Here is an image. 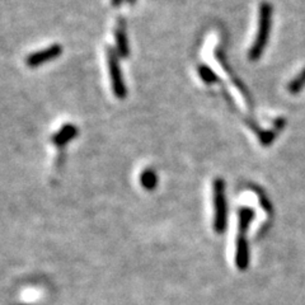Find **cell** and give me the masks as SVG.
I'll return each mask as SVG.
<instances>
[{
  "mask_svg": "<svg viewBox=\"0 0 305 305\" xmlns=\"http://www.w3.org/2000/svg\"><path fill=\"white\" fill-rule=\"evenodd\" d=\"M271 26H272V5L267 1H263L259 5L258 32H257L253 45L249 49V54H248L250 61H257L262 56L263 51L267 46L268 38H270Z\"/></svg>",
  "mask_w": 305,
  "mask_h": 305,
  "instance_id": "cell-1",
  "label": "cell"
},
{
  "mask_svg": "<svg viewBox=\"0 0 305 305\" xmlns=\"http://www.w3.org/2000/svg\"><path fill=\"white\" fill-rule=\"evenodd\" d=\"M254 213L249 208H243L239 211L238 218V234L235 238V253H234V261L236 267L244 270L248 266L249 261V250H248V239L247 231L250 222L253 219Z\"/></svg>",
  "mask_w": 305,
  "mask_h": 305,
  "instance_id": "cell-2",
  "label": "cell"
},
{
  "mask_svg": "<svg viewBox=\"0 0 305 305\" xmlns=\"http://www.w3.org/2000/svg\"><path fill=\"white\" fill-rule=\"evenodd\" d=\"M214 191V228L218 233L225 230L228 218L227 196H225V182L216 178L213 184Z\"/></svg>",
  "mask_w": 305,
  "mask_h": 305,
  "instance_id": "cell-3",
  "label": "cell"
},
{
  "mask_svg": "<svg viewBox=\"0 0 305 305\" xmlns=\"http://www.w3.org/2000/svg\"><path fill=\"white\" fill-rule=\"evenodd\" d=\"M107 65H108V72H110L111 85H112L113 94L120 99H124L127 94L126 85H125L124 76H122L121 68L118 63V56L115 50L111 47H107Z\"/></svg>",
  "mask_w": 305,
  "mask_h": 305,
  "instance_id": "cell-4",
  "label": "cell"
},
{
  "mask_svg": "<svg viewBox=\"0 0 305 305\" xmlns=\"http://www.w3.org/2000/svg\"><path fill=\"white\" fill-rule=\"evenodd\" d=\"M63 54V46H60L59 43H54L51 46L42 49L40 51H36L31 55L27 56L26 65L28 68H37L43 65V64L49 63V61L54 60V59L59 58Z\"/></svg>",
  "mask_w": 305,
  "mask_h": 305,
  "instance_id": "cell-5",
  "label": "cell"
},
{
  "mask_svg": "<svg viewBox=\"0 0 305 305\" xmlns=\"http://www.w3.org/2000/svg\"><path fill=\"white\" fill-rule=\"evenodd\" d=\"M116 47H117V54L121 58H126L129 55V42H127L126 33V22L124 18H120L117 20V26L115 29Z\"/></svg>",
  "mask_w": 305,
  "mask_h": 305,
  "instance_id": "cell-6",
  "label": "cell"
},
{
  "mask_svg": "<svg viewBox=\"0 0 305 305\" xmlns=\"http://www.w3.org/2000/svg\"><path fill=\"white\" fill-rule=\"evenodd\" d=\"M76 135H78V129H76L74 125L68 124V125H65V126L61 127L58 133L52 136L51 140H52V143L56 145V147L64 148L70 140H73V139H74Z\"/></svg>",
  "mask_w": 305,
  "mask_h": 305,
  "instance_id": "cell-7",
  "label": "cell"
},
{
  "mask_svg": "<svg viewBox=\"0 0 305 305\" xmlns=\"http://www.w3.org/2000/svg\"><path fill=\"white\" fill-rule=\"evenodd\" d=\"M140 182L141 186L147 190H154L156 186V182H158V177H156L155 172L150 168L144 169L140 174Z\"/></svg>",
  "mask_w": 305,
  "mask_h": 305,
  "instance_id": "cell-8",
  "label": "cell"
},
{
  "mask_svg": "<svg viewBox=\"0 0 305 305\" xmlns=\"http://www.w3.org/2000/svg\"><path fill=\"white\" fill-rule=\"evenodd\" d=\"M305 86V68L299 73V74L295 76L294 79H291V81L288 85V90L291 94H298V93L302 92V89Z\"/></svg>",
  "mask_w": 305,
  "mask_h": 305,
  "instance_id": "cell-9",
  "label": "cell"
},
{
  "mask_svg": "<svg viewBox=\"0 0 305 305\" xmlns=\"http://www.w3.org/2000/svg\"><path fill=\"white\" fill-rule=\"evenodd\" d=\"M199 70H200L199 72L200 75H201V78L204 79V80H206L208 83H214L213 80L216 78V75L214 74L208 67H200Z\"/></svg>",
  "mask_w": 305,
  "mask_h": 305,
  "instance_id": "cell-10",
  "label": "cell"
},
{
  "mask_svg": "<svg viewBox=\"0 0 305 305\" xmlns=\"http://www.w3.org/2000/svg\"><path fill=\"white\" fill-rule=\"evenodd\" d=\"M122 1H124V0H111V4H112L113 6H118Z\"/></svg>",
  "mask_w": 305,
  "mask_h": 305,
  "instance_id": "cell-11",
  "label": "cell"
},
{
  "mask_svg": "<svg viewBox=\"0 0 305 305\" xmlns=\"http://www.w3.org/2000/svg\"><path fill=\"white\" fill-rule=\"evenodd\" d=\"M134 1H135V0H129L130 4H134Z\"/></svg>",
  "mask_w": 305,
  "mask_h": 305,
  "instance_id": "cell-12",
  "label": "cell"
}]
</instances>
